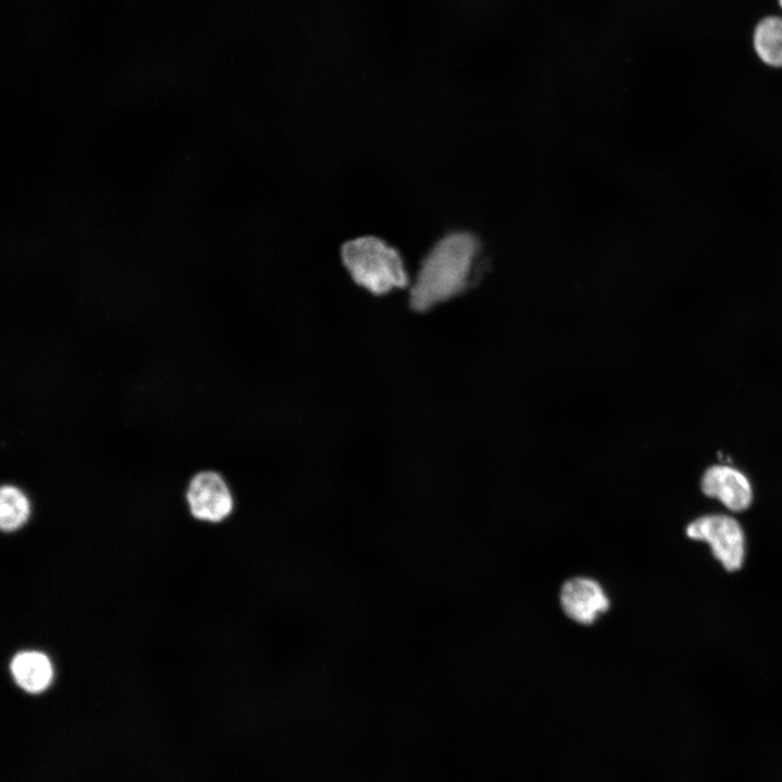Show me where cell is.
Segmentation results:
<instances>
[{"mask_svg": "<svg viewBox=\"0 0 782 782\" xmlns=\"http://www.w3.org/2000/svg\"><path fill=\"white\" fill-rule=\"evenodd\" d=\"M11 673L20 688L28 693H41L52 682L53 668L47 655L23 651L11 660Z\"/></svg>", "mask_w": 782, "mask_h": 782, "instance_id": "cell-7", "label": "cell"}, {"mask_svg": "<svg viewBox=\"0 0 782 782\" xmlns=\"http://www.w3.org/2000/svg\"><path fill=\"white\" fill-rule=\"evenodd\" d=\"M477 252L478 242L468 232H453L437 242L411 287V307L425 312L462 293L469 286Z\"/></svg>", "mask_w": 782, "mask_h": 782, "instance_id": "cell-1", "label": "cell"}, {"mask_svg": "<svg viewBox=\"0 0 782 782\" xmlns=\"http://www.w3.org/2000/svg\"><path fill=\"white\" fill-rule=\"evenodd\" d=\"M560 604L569 618L582 625H590L608 609L609 600L596 581L573 578L564 583L560 590Z\"/></svg>", "mask_w": 782, "mask_h": 782, "instance_id": "cell-5", "label": "cell"}, {"mask_svg": "<svg viewBox=\"0 0 782 782\" xmlns=\"http://www.w3.org/2000/svg\"><path fill=\"white\" fill-rule=\"evenodd\" d=\"M702 490L718 499L731 510H744L752 503L753 490L747 477L728 465L709 467L702 478Z\"/></svg>", "mask_w": 782, "mask_h": 782, "instance_id": "cell-6", "label": "cell"}, {"mask_svg": "<svg viewBox=\"0 0 782 782\" xmlns=\"http://www.w3.org/2000/svg\"><path fill=\"white\" fill-rule=\"evenodd\" d=\"M342 262L352 279L373 294L404 288L408 276L400 253L376 237H361L343 244Z\"/></svg>", "mask_w": 782, "mask_h": 782, "instance_id": "cell-2", "label": "cell"}, {"mask_svg": "<svg viewBox=\"0 0 782 782\" xmlns=\"http://www.w3.org/2000/svg\"><path fill=\"white\" fill-rule=\"evenodd\" d=\"M690 538L706 541L714 556L727 570L739 569L744 559L745 541L740 524L727 515H706L686 527Z\"/></svg>", "mask_w": 782, "mask_h": 782, "instance_id": "cell-3", "label": "cell"}, {"mask_svg": "<svg viewBox=\"0 0 782 782\" xmlns=\"http://www.w3.org/2000/svg\"><path fill=\"white\" fill-rule=\"evenodd\" d=\"M186 500L194 518L213 524L226 520L235 509L230 487L214 470H202L191 478Z\"/></svg>", "mask_w": 782, "mask_h": 782, "instance_id": "cell-4", "label": "cell"}, {"mask_svg": "<svg viewBox=\"0 0 782 782\" xmlns=\"http://www.w3.org/2000/svg\"><path fill=\"white\" fill-rule=\"evenodd\" d=\"M30 513L26 495L16 487L4 484L0 491V526L3 531L22 527Z\"/></svg>", "mask_w": 782, "mask_h": 782, "instance_id": "cell-9", "label": "cell"}, {"mask_svg": "<svg viewBox=\"0 0 782 782\" xmlns=\"http://www.w3.org/2000/svg\"><path fill=\"white\" fill-rule=\"evenodd\" d=\"M754 46L758 56L768 65L782 66V18L767 17L756 27Z\"/></svg>", "mask_w": 782, "mask_h": 782, "instance_id": "cell-8", "label": "cell"}, {"mask_svg": "<svg viewBox=\"0 0 782 782\" xmlns=\"http://www.w3.org/2000/svg\"><path fill=\"white\" fill-rule=\"evenodd\" d=\"M779 2H780V4H781V7H782V0H779Z\"/></svg>", "mask_w": 782, "mask_h": 782, "instance_id": "cell-10", "label": "cell"}]
</instances>
